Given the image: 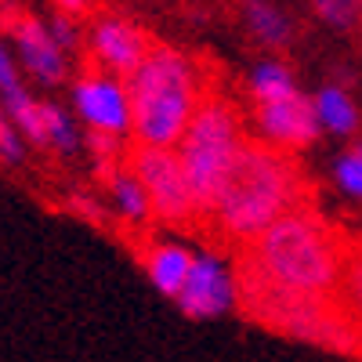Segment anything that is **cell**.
Wrapping results in <instances>:
<instances>
[{"instance_id":"cell-1","label":"cell","mask_w":362,"mask_h":362,"mask_svg":"<svg viewBox=\"0 0 362 362\" xmlns=\"http://www.w3.org/2000/svg\"><path fill=\"white\" fill-rule=\"evenodd\" d=\"M351 247H355L351 235L322 221L315 210L297 206L276 225H268L254 243H247L239 261L286 290L337 293Z\"/></svg>"},{"instance_id":"cell-2","label":"cell","mask_w":362,"mask_h":362,"mask_svg":"<svg viewBox=\"0 0 362 362\" xmlns=\"http://www.w3.org/2000/svg\"><path fill=\"white\" fill-rule=\"evenodd\" d=\"M300 192L305 177L293 167L290 153L264 141H243L206 221L218 235L247 247L268 225L300 206Z\"/></svg>"},{"instance_id":"cell-3","label":"cell","mask_w":362,"mask_h":362,"mask_svg":"<svg viewBox=\"0 0 362 362\" xmlns=\"http://www.w3.org/2000/svg\"><path fill=\"white\" fill-rule=\"evenodd\" d=\"M235 308L257 326L283 334L293 341H305L326 351H337L362 362V329L348 319L341 300L334 293H305L286 290L257 276L254 268L239 261L235 268Z\"/></svg>"},{"instance_id":"cell-4","label":"cell","mask_w":362,"mask_h":362,"mask_svg":"<svg viewBox=\"0 0 362 362\" xmlns=\"http://www.w3.org/2000/svg\"><path fill=\"white\" fill-rule=\"evenodd\" d=\"M134 127L131 134L138 145L153 148H177L181 134L189 131L192 116L203 102L199 76L181 51L153 44L141 66L127 76Z\"/></svg>"},{"instance_id":"cell-5","label":"cell","mask_w":362,"mask_h":362,"mask_svg":"<svg viewBox=\"0 0 362 362\" xmlns=\"http://www.w3.org/2000/svg\"><path fill=\"white\" fill-rule=\"evenodd\" d=\"M243 127H239V116L225 98H203L189 131L177 141V160L189 174L192 196L199 203V214L210 218L214 199L225 185V177L243 148Z\"/></svg>"},{"instance_id":"cell-6","label":"cell","mask_w":362,"mask_h":362,"mask_svg":"<svg viewBox=\"0 0 362 362\" xmlns=\"http://www.w3.org/2000/svg\"><path fill=\"white\" fill-rule=\"evenodd\" d=\"M127 167L141 177V185L153 203V218L167 221V225H196L199 203L192 196L189 174L177 160V148H153V145H134Z\"/></svg>"},{"instance_id":"cell-7","label":"cell","mask_w":362,"mask_h":362,"mask_svg":"<svg viewBox=\"0 0 362 362\" xmlns=\"http://www.w3.org/2000/svg\"><path fill=\"white\" fill-rule=\"evenodd\" d=\"M0 29L11 37L18 66L44 87L62 83L69 73V54L58 47L47 22H40L33 11H25L18 0H0Z\"/></svg>"},{"instance_id":"cell-8","label":"cell","mask_w":362,"mask_h":362,"mask_svg":"<svg viewBox=\"0 0 362 362\" xmlns=\"http://www.w3.org/2000/svg\"><path fill=\"white\" fill-rule=\"evenodd\" d=\"M73 109L76 119L98 138H112L119 141L124 134H131L134 127V112H131V90L127 83H119V76L87 66L76 83H73Z\"/></svg>"},{"instance_id":"cell-9","label":"cell","mask_w":362,"mask_h":362,"mask_svg":"<svg viewBox=\"0 0 362 362\" xmlns=\"http://www.w3.org/2000/svg\"><path fill=\"white\" fill-rule=\"evenodd\" d=\"M153 40H148L141 29L119 15H98L87 29V54L90 66H98L112 76H131L141 58L148 54Z\"/></svg>"},{"instance_id":"cell-10","label":"cell","mask_w":362,"mask_h":362,"mask_svg":"<svg viewBox=\"0 0 362 362\" xmlns=\"http://www.w3.org/2000/svg\"><path fill=\"white\" fill-rule=\"evenodd\" d=\"M174 305L185 312L189 319H218L235 305V276L232 268L218 254H196L192 272L181 293L174 297Z\"/></svg>"},{"instance_id":"cell-11","label":"cell","mask_w":362,"mask_h":362,"mask_svg":"<svg viewBox=\"0 0 362 362\" xmlns=\"http://www.w3.org/2000/svg\"><path fill=\"white\" fill-rule=\"evenodd\" d=\"M257 131L268 145L283 148V153H293V148L312 145L322 127H319V116H315V102L297 90L290 98L257 105Z\"/></svg>"},{"instance_id":"cell-12","label":"cell","mask_w":362,"mask_h":362,"mask_svg":"<svg viewBox=\"0 0 362 362\" xmlns=\"http://www.w3.org/2000/svg\"><path fill=\"white\" fill-rule=\"evenodd\" d=\"M192 261H196V254L189 247H181V243H148L141 250V268H145L148 283L170 300L181 293V286H185L189 272H192Z\"/></svg>"},{"instance_id":"cell-13","label":"cell","mask_w":362,"mask_h":362,"mask_svg":"<svg viewBox=\"0 0 362 362\" xmlns=\"http://www.w3.org/2000/svg\"><path fill=\"white\" fill-rule=\"evenodd\" d=\"M105 189H109V203L127 225H145L153 218V203L141 185V177L127 167V163H112L105 167Z\"/></svg>"},{"instance_id":"cell-14","label":"cell","mask_w":362,"mask_h":362,"mask_svg":"<svg viewBox=\"0 0 362 362\" xmlns=\"http://www.w3.org/2000/svg\"><path fill=\"white\" fill-rule=\"evenodd\" d=\"M312 102H315V116H319L322 131H329V134H355L358 131V109L341 87H322Z\"/></svg>"},{"instance_id":"cell-15","label":"cell","mask_w":362,"mask_h":362,"mask_svg":"<svg viewBox=\"0 0 362 362\" xmlns=\"http://www.w3.org/2000/svg\"><path fill=\"white\" fill-rule=\"evenodd\" d=\"M243 18L250 25V33L264 47H286L290 22H286V15L276 4H272V0H247V4H243Z\"/></svg>"},{"instance_id":"cell-16","label":"cell","mask_w":362,"mask_h":362,"mask_svg":"<svg viewBox=\"0 0 362 362\" xmlns=\"http://www.w3.org/2000/svg\"><path fill=\"white\" fill-rule=\"evenodd\" d=\"M250 95H254V105L279 102V98L297 95L293 73H290L283 62H261V66L250 73Z\"/></svg>"},{"instance_id":"cell-17","label":"cell","mask_w":362,"mask_h":362,"mask_svg":"<svg viewBox=\"0 0 362 362\" xmlns=\"http://www.w3.org/2000/svg\"><path fill=\"white\" fill-rule=\"evenodd\" d=\"M341 308L348 312V319L362 329V243L355 239V247L344 261V272H341V283H337V293Z\"/></svg>"},{"instance_id":"cell-18","label":"cell","mask_w":362,"mask_h":362,"mask_svg":"<svg viewBox=\"0 0 362 362\" xmlns=\"http://www.w3.org/2000/svg\"><path fill=\"white\" fill-rule=\"evenodd\" d=\"M44 148H54L62 156H73L80 148L76 119L66 109H58L54 102H44Z\"/></svg>"},{"instance_id":"cell-19","label":"cell","mask_w":362,"mask_h":362,"mask_svg":"<svg viewBox=\"0 0 362 362\" xmlns=\"http://www.w3.org/2000/svg\"><path fill=\"white\" fill-rule=\"evenodd\" d=\"M315 15L341 33H351L362 29V0H315Z\"/></svg>"},{"instance_id":"cell-20","label":"cell","mask_w":362,"mask_h":362,"mask_svg":"<svg viewBox=\"0 0 362 362\" xmlns=\"http://www.w3.org/2000/svg\"><path fill=\"white\" fill-rule=\"evenodd\" d=\"M334 181L355 199H362V141L334 163Z\"/></svg>"},{"instance_id":"cell-21","label":"cell","mask_w":362,"mask_h":362,"mask_svg":"<svg viewBox=\"0 0 362 362\" xmlns=\"http://www.w3.org/2000/svg\"><path fill=\"white\" fill-rule=\"evenodd\" d=\"M47 29H51V37L58 40V47H62L66 54L80 44V29H76V18H69V15H58L54 11V18L47 22Z\"/></svg>"},{"instance_id":"cell-22","label":"cell","mask_w":362,"mask_h":362,"mask_svg":"<svg viewBox=\"0 0 362 362\" xmlns=\"http://www.w3.org/2000/svg\"><path fill=\"white\" fill-rule=\"evenodd\" d=\"M22 160H25V138L8 124L4 131H0V163L15 167V163H22Z\"/></svg>"},{"instance_id":"cell-23","label":"cell","mask_w":362,"mask_h":362,"mask_svg":"<svg viewBox=\"0 0 362 362\" xmlns=\"http://www.w3.org/2000/svg\"><path fill=\"white\" fill-rule=\"evenodd\" d=\"M22 87V76H18V58L11 54V47L4 44L0 37V95H8V90Z\"/></svg>"},{"instance_id":"cell-24","label":"cell","mask_w":362,"mask_h":362,"mask_svg":"<svg viewBox=\"0 0 362 362\" xmlns=\"http://www.w3.org/2000/svg\"><path fill=\"white\" fill-rule=\"evenodd\" d=\"M54 4V11L58 15H69V18H80V15H87V8H90V0H51Z\"/></svg>"},{"instance_id":"cell-25","label":"cell","mask_w":362,"mask_h":362,"mask_svg":"<svg viewBox=\"0 0 362 362\" xmlns=\"http://www.w3.org/2000/svg\"><path fill=\"white\" fill-rule=\"evenodd\" d=\"M4 127H8V116H4V112H0V131H4Z\"/></svg>"},{"instance_id":"cell-26","label":"cell","mask_w":362,"mask_h":362,"mask_svg":"<svg viewBox=\"0 0 362 362\" xmlns=\"http://www.w3.org/2000/svg\"><path fill=\"white\" fill-rule=\"evenodd\" d=\"M358 243H362V235H358Z\"/></svg>"}]
</instances>
